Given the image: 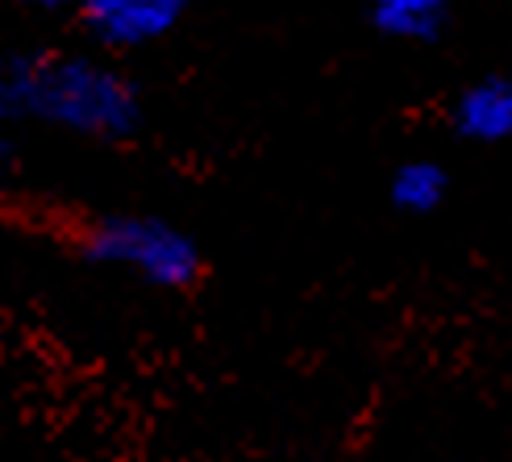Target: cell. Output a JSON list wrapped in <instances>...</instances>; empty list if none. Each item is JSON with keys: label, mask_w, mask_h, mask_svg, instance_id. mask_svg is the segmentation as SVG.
Wrapping results in <instances>:
<instances>
[{"label": "cell", "mask_w": 512, "mask_h": 462, "mask_svg": "<svg viewBox=\"0 0 512 462\" xmlns=\"http://www.w3.org/2000/svg\"><path fill=\"white\" fill-rule=\"evenodd\" d=\"M0 121H38L80 138L117 142L142 125V96L100 59L17 50L0 55Z\"/></svg>", "instance_id": "6da1fadb"}, {"label": "cell", "mask_w": 512, "mask_h": 462, "mask_svg": "<svg viewBox=\"0 0 512 462\" xmlns=\"http://www.w3.org/2000/svg\"><path fill=\"white\" fill-rule=\"evenodd\" d=\"M80 250L88 263L134 271L142 284L159 292H188L204 271V254L188 229L171 225L167 217H150V213L96 217L84 229Z\"/></svg>", "instance_id": "7a4b0ae2"}, {"label": "cell", "mask_w": 512, "mask_h": 462, "mask_svg": "<svg viewBox=\"0 0 512 462\" xmlns=\"http://www.w3.org/2000/svg\"><path fill=\"white\" fill-rule=\"evenodd\" d=\"M188 13V0H88L84 25L109 50H138L163 42Z\"/></svg>", "instance_id": "3957f363"}, {"label": "cell", "mask_w": 512, "mask_h": 462, "mask_svg": "<svg viewBox=\"0 0 512 462\" xmlns=\"http://www.w3.org/2000/svg\"><path fill=\"white\" fill-rule=\"evenodd\" d=\"M454 130L458 138L496 146L512 138V75H483V80L467 84L454 100Z\"/></svg>", "instance_id": "277c9868"}, {"label": "cell", "mask_w": 512, "mask_h": 462, "mask_svg": "<svg viewBox=\"0 0 512 462\" xmlns=\"http://www.w3.org/2000/svg\"><path fill=\"white\" fill-rule=\"evenodd\" d=\"M375 30L400 42H433L446 30L454 0H363Z\"/></svg>", "instance_id": "5b68a950"}, {"label": "cell", "mask_w": 512, "mask_h": 462, "mask_svg": "<svg viewBox=\"0 0 512 462\" xmlns=\"http://www.w3.org/2000/svg\"><path fill=\"white\" fill-rule=\"evenodd\" d=\"M450 192V175L442 163L433 159H408L392 171V184H388V196L400 213H413V217H425L433 209H442V200Z\"/></svg>", "instance_id": "8992f818"}, {"label": "cell", "mask_w": 512, "mask_h": 462, "mask_svg": "<svg viewBox=\"0 0 512 462\" xmlns=\"http://www.w3.org/2000/svg\"><path fill=\"white\" fill-rule=\"evenodd\" d=\"M17 163H21L17 142H13V134L5 130V121H0V188H5L9 179L17 175Z\"/></svg>", "instance_id": "52a82bcc"}, {"label": "cell", "mask_w": 512, "mask_h": 462, "mask_svg": "<svg viewBox=\"0 0 512 462\" xmlns=\"http://www.w3.org/2000/svg\"><path fill=\"white\" fill-rule=\"evenodd\" d=\"M30 9H42V13H59V9H84L88 0H21Z\"/></svg>", "instance_id": "ba28073f"}]
</instances>
